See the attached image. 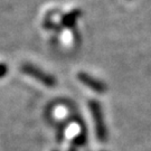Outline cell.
<instances>
[{"mask_svg":"<svg viewBox=\"0 0 151 151\" xmlns=\"http://www.w3.org/2000/svg\"><path fill=\"white\" fill-rule=\"evenodd\" d=\"M22 70L24 73H26L27 75L34 77L35 80L42 82L44 85H46V86H49V87L55 86V80L52 76H49L48 74L44 73L43 70L36 68L32 65H24L22 67Z\"/></svg>","mask_w":151,"mask_h":151,"instance_id":"obj_1","label":"cell"}]
</instances>
